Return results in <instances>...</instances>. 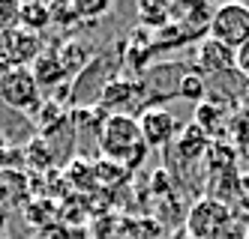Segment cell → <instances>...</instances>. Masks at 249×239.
<instances>
[{"label": "cell", "instance_id": "obj_1", "mask_svg": "<svg viewBox=\"0 0 249 239\" xmlns=\"http://www.w3.org/2000/svg\"><path fill=\"white\" fill-rule=\"evenodd\" d=\"M99 150L108 161H117L126 171H132L147 150L144 138H141L138 117H126V114L105 117L99 126Z\"/></svg>", "mask_w": 249, "mask_h": 239}, {"label": "cell", "instance_id": "obj_2", "mask_svg": "<svg viewBox=\"0 0 249 239\" xmlns=\"http://www.w3.org/2000/svg\"><path fill=\"white\" fill-rule=\"evenodd\" d=\"M117 66H120V51L117 48H105V51L93 54L90 63L78 72L72 87H69V102H72L78 111L99 105L105 87H108L111 81H117V75H114Z\"/></svg>", "mask_w": 249, "mask_h": 239}, {"label": "cell", "instance_id": "obj_3", "mask_svg": "<svg viewBox=\"0 0 249 239\" xmlns=\"http://www.w3.org/2000/svg\"><path fill=\"white\" fill-rule=\"evenodd\" d=\"M0 102L21 114H33L42 108L39 84L33 78L30 66H12L6 72H0Z\"/></svg>", "mask_w": 249, "mask_h": 239}, {"label": "cell", "instance_id": "obj_4", "mask_svg": "<svg viewBox=\"0 0 249 239\" xmlns=\"http://www.w3.org/2000/svg\"><path fill=\"white\" fill-rule=\"evenodd\" d=\"M231 224V209L219 197H201L186 215L189 239H219Z\"/></svg>", "mask_w": 249, "mask_h": 239}, {"label": "cell", "instance_id": "obj_5", "mask_svg": "<svg viewBox=\"0 0 249 239\" xmlns=\"http://www.w3.org/2000/svg\"><path fill=\"white\" fill-rule=\"evenodd\" d=\"M210 39H216L228 48H240L249 42V6L243 3H225L219 9H213L210 24H207Z\"/></svg>", "mask_w": 249, "mask_h": 239}, {"label": "cell", "instance_id": "obj_6", "mask_svg": "<svg viewBox=\"0 0 249 239\" xmlns=\"http://www.w3.org/2000/svg\"><path fill=\"white\" fill-rule=\"evenodd\" d=\"M144 99V84L141 81H126V78H117L105 87V93L96 105V111L102 117H114V114H126V117H135L132 111L141 105Z\"/></svg>", "mask_w": 249, "mask_h": 239}, {"label": "cell", "instance_id": "obj_7", "mask_svg": "<svg viewBox=\"0 0 249 239\" xmlns=\"http://www.w3.org/2000/svg\"><path fill=\"white\" fill-rule=\"evenodd\" d=\"M138 126H141V138H144V143L153 146V150L174 143V138L180 135V132H177V120L168 111H159V108L141 111L138 114Z\"/></svg>", "mask_w": 249, "mask_h": 239}, {"label": "cell", "instance_id": "obj_8", "mask_svg": "<svg viewBox=\"0 0 249 239\" xmlns=\"http://www.w3.org/2000/svg\"><path fill=\"white\" fill-rule=\"evenodd\" d=\"M195 63H198L201 72L228 75V72H237V51L207 36V39L198 45V51H195Z\"/></svg>", "mask_w": 249, "mask_h": 239}, {"label": "cell", "instance_id": "obj_9", "mask_svg": "<svg viewBox=\"0 0 249 239\" xmlns=\"http://www.w3.org/2000/svg\"><path fill=\"white\" fill-rule=\"evenodd\" d=\"M30 72H33V78H36L39 87H54V84H60L63 78H69V72H66V66H63V60H60L57 48L42 51L39 57L33 60Z\"/></svg>", "mask_w": 249, "mask_h": 239}, {"label": "cell", "instance_id": "obj_10", "mask_svg": "<svg viewBox=\"0 0 249 239\" xmlns=\"http://www.w3.org/2000/svg\"><path fill=\"white\" fill-rule=\"evenodd\" d=\"M177 153H180V159H201L207 150H210V135L204 132V128H198L195 123H189L186 128H180V135H177Z\"/></svg>", "mask_w": 249, "mask_h": 239}, {"label": "cell", "instance_id": "obj_11", "mask_svg": "<svg viewBox=\"0 0 249 239\" xmlns=\"http://www.w3.org/2000/svg\"><path fill=\"white\" fill-rule=\"evenodd\" d=\"M48 24H51V6H45V3H24L18 9V27L36 33V30H42Z\"/></svg>", "mask_w": 249, "mask_h": 239}, {"label": "cell", "instance_id": "obj_12", "mask_svg": "<svg viewBox=\"0 0 249 239\" xmlns=\"http://www.w3.org/2000/svg\"><path fill=\"white\" fill-rule=\"evenodd\" d=\"M24 161L33 164V168H39L45 171L48 164H54V150H51V141L48 138H33L27 143V150H24Z\"/></svg>", "mask_w": 249, "mask_h": 239}, {"label": "cell", "instance_id": "obj_13", "mask_svg": "<svg viewBox=\"0 0 249 239\" xmlns=\"http://www.w3.org/2000/svg\"><path fill=\"white\" fill-rule=\"evenodd\" d=\"M177 96L201 105L204 96H207V84H204V78H201V72H183V78L177 81Z\"/></svg>", "mask_w": 249, "mask_h": 239}, {"label": "cell", "instance_id": "obj_14", "mask_svg": "<svg viewBox=\"0 0 249 239\" xmlns=\"http://www.w3.org/2000/svg\"><path fill=\"white\" fill-rule=\"evenodd\" d=\"M219 120H222V108H219V105H213V102H201L198 108H195V126L204 128L207 135L219 126Z\"/></svg>", "mask_w": 249, "mask_h": 239}, {"label": "cell", "instance_id": "obj_15", "mask_svg": "<svg viewBox=\"0 0 249 239\" xmlns=\"http://www.w3.org/2000/svg\"><path fill=\"white\" fill-rule=\"evenodd\" d=\"M138 15H141V21H144V24L159 27V24L168 21L171 6H165V3H141V6H138Z\"/></svg>", "mask_w": 249, "mask_h": 239}, {"label": "cell", "instance_id": "obj_16", "mask_svg": "<svg viewBox=\"0 0 249 239\" xmlns=\"http://www.w3.org/2000/svg\"><path fill=\"white\" fill-rule=\"evenodd\" d=\"M93 174H96V182H111V179H123L129 171L123 168V164H117V161H108V159H102L96 168H93Z\"/></svg>", "mask_w": 249, "mask_h": 239}, {"label": "cell", "instance_id": "obj_17", "mask_svg": "<svg viewBox=\"0 0 249 239\" xmlns=\"http://www.w3.org/2000/svg\"><path fill=\"white\" fill-rule=\"evenodd\" d=\"M75 12L78 18H96V15H105V12H111V3H75Z\"/></svg>", "mask_w": 249, "mask_h": 239}, {"label": "cell", "instance_id": "obj_18", "mask_svg": "<svg viewBox=\"0 0 249 239\" xmlns=\"http://www.w3.org/2000/svg\"><path fill=\"white\" fill-rule=\"evenodd\" d=\"M237 72H243V75L249 78V42L237 48Z\"/></svg>", "mask_w": 249, "mask_h": 239}]
</instances>
